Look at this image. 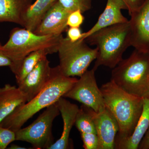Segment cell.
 Instances as JSON below:
<instances>
[{"label": "cell", "instance_id": "cell-13", "mask_svg": "<svg viewBox=\"0 0 149 149\" xmlns=\"http://www.w3.org/2000/svg\"><path fill=\"white\" fill-rule=\"evenodd\" d=\"M122 9L127 10L123 0H107L104 10L99 16L97 21L91 29L83 33L80 40H85L100 29L128 22V19L123 16L121 12Z\"/></svg>", "mask_w": 149, "mask_h": 149}, {"label": "cell", "instance_id": "cell-1", "mask_svg": "<svg viewBox=\"0 0 149 149\" xmlns=\"http://www.w3.org/2000/svg\"><path fill=\"white\" fill-rule=\"evenodd\" d=\"M77 80L64 75L58 65L52 68L50 78L42 90L31 100L17 107L0 125L15 132L17 131L37 112L63 97Z\"/></svg>", "mask_w": 149, "mask_h": 149}, {"label": "cell", "instance_id": "cell-16", "mask_svg": "<svg viewBox=\"0 0 149 149\" xmlns=\"http://www.w3.org/2000/svg\"><path fill=\"white\" fill-rule=\"evenodd\" d=\"M27 102L26 96L18 87L6 84L0 88V123L17 107Z\"/></svg>", "mask_w": 149, "mask_h": 149}, {"label": "cell", "instance_id": "cell-28", "mask_svg": "<svg viewBox=\"0 0 149 149\" xmlns=\"http://www.w3.org/2000/svg\"><path fill=\"white\" fill-rule=\"evenodd\" d=\"M139 149H149V127L139 145Z\"/></svg>", "mask_w": 149, "mask_h": 149}, {"label": "cell", "instance_id": "cell-31", "mask_svg": "<svg viewBox=\"0 0 149 149\" xmlns=\"http://www.w3.org/2000/svg\"><path fill=\"white\" fill-rule=\"evenodd\" d=\"M123 1H124V2H125V1H124V0H123Z\"/></svg>", "mask_w": 149, "mask_h": 149}, {"label": "cell", "instance_id": "cell-8", "mask_svg": "<svg viewBox=\"0 0 149 149\" xmlns=\"http://www.w3.org/2000/svg\"><path fill=\"white\" fill-rule=\"evenodd\" d=\"M95 71L93 68L87 70L63 97L77 101L99 113L103 111L106 106L101 91L97 84Z\"/></svg>", "mask_w": 149, "mask_h": 149}, {"label": "cell", "instance_id": "cell-20", "mask_svg": "<svg viewBox=\"0 0 149 149\" xmlns=\"http://www.w3.org/2000/svg\"><path fill=\"white\" fill-rule=\"evenodd\" d=\"M74 125L80 133H97L94 121L84 105L82 104L79 108L76 115Z\"/></svg>", "mask_w": 149, "mask_h": 149}, {"label": "cell", "instance_id": "cell-2", "mask_svg": "<svg viewBox=\"0 0 149 149\" xmlns=\"http://www.w3.org/2000/svg\"><path fill=\"white\" fill-rule=\"evenodd\" d=\"M105 105L118 123L116 139L128 138L136 128L143 106L144 99L120 89L110 80L100 88Z\"/></svg>", "mask_w": 149, "mask_h": 149}, {"label": "cell", "instance_id": "cell-29", "mask_svg": "<svg viewBox=\"0 0 149 149\" xmlns=\"http://www.w3.org/2000/svg\"><path fill=\"white\" fill-rule=\"evenodd\" d=\"M9 149H27V148L24 147L19 146L15 144H12L8 148Z\"/></svg>", "mask_w": 149, "mask_h": 149}, {"label": "cell", "instance_id": "cell-3", "mask_svg": "<svg viewBox=\"0 0 149 149\" xmlns=\"http://www.w3.org/2000/svg\"><path fill=\"white\" fill-rule=\"evenodd\" d=\"M129 20L100 29L85 39L91 45L95 46L98 52L93 69L99 66L113 68L123 59V56L131 46Z\"/></svg>", "mask_w": 149, "mask_h": 149}, {"label": "cell", "instance_id": "cell-27", "mask_svg": "<svg viewBox=\"0 0 149 149\" xmlns=\"http://www.w3.org/2000/svg\"><path fill=\"white\" fill-rule=\"evenodd\" d=\"M12 64V61L0 51V67L8 66L10 67Z\"/></svg>", "mask_w": 149, "mask_h": 149}, {"label": "cell", "instance_id": "cell-25", "mask_svg": "<svg viewBox=\"0 0 149 149\" xmlns=\"http://www.w3.org/2000/svg\"><path fill=\"white\" fill-rule=\"evenodd\" d=\"M146 1V0H124L129 15H130L131 14L140 8Z\"/></svg>", "mask_w": 149, "mask_h": 149}, {"label": "cell", "instance_id": "cell-12", "mask_svg": "<svg viewBox=\"0 0 149 149\" xmlns=\"http://www.w3.org/2000/svg\"><path fill=\"white\" fill-rule=\"evenodd\" d=\"M70 13L57 0L48 11L34 33L40 35H62L68 27L67 21Z\"/></svg>", "mask_w": 149, "mask_h": 149}, {"label": "cell", "instance_id": "cell-30", "mask_svg": "<svg viewBox=\"0 0 149 149\" xmlns=\"http://www.w3.org/2000/svg\"><path fill=\"white\" fill-rule=\"evenodd\" d=\"M1 43H0V47H1Z\"/></svg>", "mask_w": 149, "mask_h": 149}, {"label": "cell", "instance_id": "cell-22", "mask_svg": "<svg viewBox=\"0 0 149 149\" xmlns=\"http://www.w3.org/2000/svg\"><path fill=\"white\" fill-rule=\"evenodd\" d=\"M15 141V132L0 125V149L6 148L11 143Z\"/></svg>", "mask_w": 149, "mask_h": 149}, {"label": "cell", "instance_id": "cell-6", "mask_svg": "<svg viewBox=\"0 0 149 149\" xmlns=\"http://www.w3.org/2000/svg\"><path fill=\"white\" fill-rule=\"evenodd\" d=\"M59 64L58 66L64 75L80 77L96 59L97 48H90L85 40L72 42L67 37H61L58 47Z\"/></svg>", "mask_w": 149, "mask_h": 149}, {"label": "cell", "instance_id": "cell-15", "mask_svg": "<svg viewBox=\"0 0 149 149\" xmlns=\"http://www.w3.org/2000/svg\"><path fill=\"white\" fill-rule=\"evenodd\" d=\"M149 127V96L144 99L143 111L131 136L116 139L115 149H137Z\"/></svg>", "mask_w": 149, "mask_h": 149}, {"label": "cell", "instance_id": "cell-10", "mask_svg": "<svg viewBox=\"0 0 149 149\" xmlns=\"http://www.w3.org/2000/svg\"><path fill=\"white\" fill-rule=\"evenodd\" d=\"M131 46L135 49L149 53V0L130 15Z\"/></svg>", "mask_w": 149, "mask_h": 149}, {"label": "cell", "instance_id": "cell-24", "mask_svg": "<svg viewBox=\"0 0 149 149\" xmlns=\"http://www.w3.org/2000/svg\"><path fill=\"white\" fill-rule=\"evenodd\" d=\"M80 10L71 13L68 17L67 25L70 27H80L84 20V17Z\"/></svg>", "mask_w": 149, "mask_h": 149}, {"label": "cell", "instance_id": "cell-19", "mask_svg": "<svg viewBox=\"0 0 149 149\" xmlns=\"http://www.w3.org/2000/svg\"><path fill=\"white\" fill-rule=\"evenodd\" d=\"M48 54H51L49 51L41 49L33 52L26 56L22 60L19 66L13 72L17 84L20 83L35 68L38 63L47 57Z\"/></svg>", "mask_w": 149, "mask_h": 149}, {"label": "cell", "instance_id": "cell-4", "mask_svg": "<svg viewBox=\"0 0 149 149\" xmlns=\"http://www.w3.org/2000/svg\"><path fill=\"white\" fill-rule=\"evenodd\" d=\"M111 80L131 95L149 96V53L135 49L128 58L113 68Z\"/></svg>", "mask_w": 149, "mask_h": 149}, {"label": "cell", "instance_id": "cell-7", "mask_svg": "<svg viewBox=\"0 0 149 149\" xmlns=\"http://www.w3.org/2000/svg\"><path fill=\"white\" fill-rule=\"evenodd\" d=\"M60 113L56 102L46 108L30 125L15 131L16 141L29 143L33 148L49 149L54 143L53 123Z\"/></svg>", "mask_w": 149, "mask_h": 149}, {"label": "cell", "instance_id": "cell-14", "mask_svg": "<svg viewBox=\"0 0 149 149\" xmlns=\"http://www.w3.org/2000/svg\"><path fill=\"white\" fill-rule=\"evenodd\" d=\"M63 120V130L60 138L52 144L49 149L70 148V134L74 125L75 118L79 108L75 104L70 102L63 97L56 102Z\"/></svg>", "mask_w": 149, "mask_h": 149}, {"label": "cell", "instance_id": "cell-23", "mask_svg": "<svg viewBox=\"0 0 149 149\" xmlns=\"http://www.w3.org/2000/svg\"><path fill=\"white\" fill-rule=\"evenodd\" d=\"M80 135L84 149H99V139L97 133H82Z\"/></svg>", "mask_w": 149, "mask_h": 149}, {"label": "cell", "instance_id": "cell-18", "mask_svg": "<svg viewBox=\"0 0 149 149\" xmlns=\"http://www.w3.org/2000/svg\"><path fill=\"white\" fill-rule=\"evenodd\" d=\"M57 0H36L27 9L23 16L22 27L34 32L48 11Z\"/></svg>", "mask_w": 149, "mask_h": 149}, {"label": "cell", "instance_id": "cell-9", "mask_svg": "<svg viewBox=\"0 0 149 149\" xmlns=\"http://www.w3.org/2000/svg\"><path fill=\"white\" fill-rule=\"evenodd\" d=\"M86 107L95 126L99 139V149H115L116 139L119 130L116 119L106 107L99 113Z\"/></svg>", "mask_w": 149, "mask_h": 149}, {"label": "cell", "instance_id": "cell-26", "mask_svg": "<svg viewBox=\"0 0 149 149\" xmlns=\"http://www.w3.org/2000/svg\"><path fill=\"white\" fill-rule=\"evenodd\" d=\"M67 33V37L72 42H75L80 40L83 35L80 27H69Z\"/></svg>", "mask_w": 149, "mask_h": 149}, {"label": "cell", "instance_id": "cell-11", "mask_svg": "<svg viewBox=\"0 0 149 149\" xmlns=\"http://www.w3.org/2000/svg\"><path fill=\"white\" fill-rule=\"evenodd\" d=\"M52 71L50 62L45 57L17 84L18 88L26 96L27 102L34 98L45 88L50 78Z\"/></svg>", "mask_w": 149, "mask_h": 149}, {"label": "cell", "instance_id": "cell-5", "mask_svg": "<svg viewBox=\"0 0 149 149\" xmlns=\"http://www.w3.org/2000/svg\"><path fill=\"white\" fill-rule=\"evenodd\" d=\"M62 36L40 35L25 28H14L11 32L8 41L0 47V51L12 61L10 68L13 72L22 60L33 52L46 49L51 54L57 52Z\"/></svg>", "mask_w": 149, "mask_h": 149}, {"label": "cell", "instance_id": "cell-21", "mask_svg": "<svg viewBox=\"0 0 149 149\" xmlns=\"http://www.w3.org/2000/svg\"><path fill=\"white\" fill-rule=\"evenodd\" d=\"M67 10L72 13L80 10L82 13L90 10L92 7V0H58Z\"/></svg>", "mask_w": 149, "mask_h": 149}, {"label": "cell", "instance_id": "cell-17", "mask_svg": "<svg viewBox=\"0 0 149 149\" xmlns=\"http://www.w3.org/2000/svg\"><path fill=\"white\" fill-rule=\"evenodd\" d=\"M32 0H0V22H11L22 26L23 16Z\"/></svg>", "mask_w": 149, "mask_h": 149}]
</instances>
